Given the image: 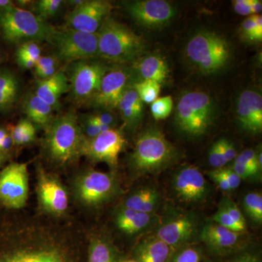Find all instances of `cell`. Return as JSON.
Returning a JSON list of instances; mask_svg holds the SVG:
<instances>
[{"instance_id": "1", "label": "cell", "mask_w": 262, "mask_h": 262, "mask_svg": "<svg viewBox=\"0 0 262 262\" xmlns=\"http://www.w3.org/2000/svg\"><path fill=\"white\" fill-rule=\"evenodd\" d=\"M51 216H0V262H87L84 239Z\"/></svg>"}, {"instance_id": "2", "label": "cell", "mask_w": 262, "mask_h": 262, "mask_svg": "<svg viewBox=\"0 0 262 262\" xmlns=\"http://www.w3.org/2000/svg\"><path fill=\"white\" fill-rule=\"evenodd\" d=\"M45 129L44 150L48 160L62 167L79 159L85 137L75 113L53 118Z\"/></svg>"}, {"instance_id": "3", "label": "cell", "mask_w": 262, "mask_h": 262, "mask_svg": "<svg viewBox=\"0 0 262 262\" xmlns=\"http://www.w3.org/2000/svg\"><path fill=\"white\" fill-rule=\"evenodd\" d=\"M178 158L177 150L162 131L149 128L138 137L129 159L131 173L135 177L159 173Z\"/></svg>"}, {"instance_id": "4", "label": "cell", "mask_w": 262, "mask_h": 262, "mask_svg": "<svg viewBox=\"0 0 262 262\" xmlns=\"http://www.w3.org/2000/svg\"><path fill=\"white\" fill-rule=\"evenodd\" d=\"M97 34L98 56L114 63L135 61L145 49L142 37L110 16L103 21Z\"/></svg>"}, {"instance_id": "5", "label": "cell", "mask_w": 262, "mask_h": 262, "mask_svg": "<svg viewBox=\"0 0 262 262\" xmlns=\"http://www.w3.org/2000/svg\"><path fill=\"white\" fill-rule=\"evenodd\" d=\"M186 56L191 64L203 72L215 74L225 68L232 57V48L223 36L209 31H201L187 42Z\"/></svg>"}, {"instance_id": "6", "label": "cell", "mask_w": 262, "mask_h": 262, "mask_svg": "<svg viewBox=\"0 0 262 262\" xmlns=\"http://www.w3.org/2000/svg\"><path fill=\"white\" fill-rule=\"evenodd\" d=\"M53 28L35 13L14 5L0 9V32L8 42H48Z\"/></svg>"}, {"instance_id": "7", "label": "cell", "mask_w": 262, "mask_h": 262, "mask_svg": "<svg viewBox=\"0 0 262 262\" xmlns=\"http://www.w3.org/2000/svg\"><path fill=\"white\" fill-rule=\"evenodd\" d=\"M215 115V103L209 95L190 91L183 95L177 103L175 123L185 135L200 137L209 130Z\"/></svg>"}, {"instance_id": "8", "label": "cell", "mask_w": 262, "mask_h": 262, "mask_svg": "<svg viewBox=\"0 0 262 262\" xmlns=\"http://www.w3.org/2000/svg\"><path fill=\"white\" fill-rule=\"evenodd\" d=\"M48 42L53 46L59 61L75 63L98 56L97 33L87 34L65 27L53 28Z\"/></svg>"}, {"instance_id": "9", "label": "cell", "mask_w": 262, "mask_h": 262, "mask_svg": "<svg viewBox=\"0 0 262 262\" xmlns=\"http://www.w3.org/2000/svg\"><path fill=\"white\" fill-rule=\"evenodd\" d=\"M119 192L120 184L114 173L89 170L80 174L75 182L76 198L88 207L102 206Z\"/></svg>"}, {"instance_id": "10", "label": "cell", "mask_w": 262, "mask_h": 262, "mask_svg": "<svg viewBox=\"0 0 262 262\" xmlns=\"http://www.w3.org/2000/svg\"><path fill=\"white\" fill-rule=\"evenodd\" d=\"M199 222L194 213L182 210H171L155 229V235L175 250L192 243L199 234Z\"/></svg>"}, {"instance_id": "11", "label": "cell", "mask_w": 262, "mask_h": 262, "mask_svg": "<svg viewBox=\"0 0 262 262\" xmlns=\"http://www.w3.org/2000/svg\"><path fill=\"white\" fill-rule=\"evenodd\" d=\"M108 70L107 66L101 62L92 60L75 62L71 70L70 83V91L75 102H89Z\"/></svg>"}, {"instance_id": "12", "label": "cell", "mask_w": 262, "mask_h": 262, "mask_svg": "<svg viewBox=\"0 0 262 262\" xmlns=\"http://www.w3.org/2000/svg\"><path fill=\"white\" fill-rule=\"evenodd\" d=\"M29 193V176L26 163H13L0 173V203L10 210L26 206Z\"/></svg>"}, {"instance_id": "13", "label": "cell", "mask_w": 262, "mask_h": 262, "mask_svg": "<svg viewBox=\"0 0 262 262\" xmlns=\"http://www.w3.org/2000/svg\"><path fill=\"white\" fill-rule=\"evenodd\" d=\"M85 137V136H84ZM126 144L123 134L117 129L110 128L91 139L84 138L81 156L96 163H105L113 169L118 164L119 156Z\"/></svg>"}, {"instance_id": "14", "label": "cell", "mask_w": 262, "mask_h": 262, "mask_svg": "<svg viewBox=\"0 0 262 262\" xmlns=\"http://www.w3.org/2000/svg\"><path fill=\"white\" fill-rule=\"evenodd\" d=\"M124 5L131 18L144 28H161L176 15L173 5L165 0H136L125 2Z\"/></svg>"}, {"instance_id": "15", "label": "cell", "mask_w": 262, "mask_h": 262, "mask_svg": "<svg viewBox=\"0 0 262 262\" xmlns=\"http://www.w3.org/2000/svg\"><path fill=\"white\" fill-rule=\"evenodd\" d=\"M113 5L106 0H84L67 14V28L87 34H96L103 21L110 17Z\"/></svg>"}, {"instance_id": "16", "label": "cell", "mask_w": 262, "mask_h": 262, "mask_svg": "<svg viewBox=\"0 0 262 262\" xmlns=\"http://www.w3.org/2000/svg\"><path fill=\"white\" fill-rule=\"evenodd\" d=\"M37 196L42 211L53 217H61L69 208V196L64 187L54 176L39 166Z\"/></svg>"}, {"instance_id": "17", "label": "cell", "mask_w": 262, "mask_h": 262, "mask_svg": "<svg viewBox=\"0 0 262 262\" xmlns=\"http://www.w3.org/2000/svg\"><path fill=\"white\" fill-rule=\"evenodd\" d=\"M172 189L179 201L188 204H199L207 199L210 189L203 174L196 167L179 169L174 174Z\"/></svg>"}, {"instance_id": "18", "label": "cell", "mask_w": 262, "mask_h": 262, "mask_svg": "<svg viewBox=\"0 0 262 262\" xmlns=\"http://www.w3.org/2000/svg\"><path fill=\"white\" fill-rule=\"evenodd\" d=\"M130 72L123 68L110 70L103 76L99 89L90 100L89 103L96 108L106 111L117 108L122 95L127 87Z\"/></svg>"}, {"instance_id": "19", "label": "cell", "mask_w": 262, "mask_h": 262, "mask_svg": "<svg viewBox=\"0 0 262 262\" xmlns=\"http://www.w3.org/2000/svg\"><path fill=\"white\" fill-rule=\"evenodd\" d=\"M244 236L245 232H234L211 221L203 226L199 233L208 249L218 255L237 252L242 248Z\"/></svg>"}, {"instance_id": "20", "label": "cell", "mask_w": 262, "mask_h": 262, "mask_svg": "<svg viewBox=\"0 0 262 262\" xmlns=\"http://www.w3.org/2000/svg\"><path fill=\"white\" fill-rule=\"evenodd\" d=\"M237 120L241 127L250 134L262 130V97L254 90H245L239 95L237 104Z\"/></svg>"}, {"instance_id": "21", "label": "cell", "mask_w": 262, "mask_h": 262, "mask_svg": "<svg viewBox=\"0 0 262 262\" xmlns=\"http://www.w3.org/2000/svg\"><path fill=\"white\" fill-rule=\"evenodd\" d=\"M160 220L157 214L141 213L122 206L117 209L115 215L117 228L128 235L142 234L155 228Z\"/></svg>"}, {"instance_id": "22", "label": "cell", "mask_w": 262, "mask_h": 262, "mask_svg": "<svg viewBox=\"0 0 262 262\" xmlns=\"http://www.w3.org/2000/svg\"><path fill=\"white\" fill-rule=\"evenodd\" d=\"M175 250L155 234L141 239L134 249L137 262H170Z\"/></svg>"}, {"instance_id": "23", "label": "cell", "mask_w": 262, "mask_h": 262, "mask_svg": "<svg viewBox=\"0 0 262 262\" xmlns=\"http://www.w3.org/2000/svg\"><path fill=\"white\" fill-rule=\"evenodd\" d=\"M70 82L64 72L58 70L46 80H37L34 94L53 108L59 104L62 95L70 91Z\"/></svg>"}, {"instance_id": "24", "label": "cell", "mask_w": 262, "mask_h": 262, "mask_svg": "<svg viewBox=\"0 0 262 262\" xmlns=\"http://www.w3.org/2000/svg\"><path fill=\"white\" fill-rule=\"evenodd\" d=\"M161 203V194L156 188L144 187L126 196L122 206L141 213L156 214Z\"/></svg>"}, {"instance_id": "25", "label": "cell", "mask_w": 262, "mask_h": 262, "mask_svg": "<svg viewBox=\"0 0 262 262\" xmlns=\"http://www.w3.org/2000/svg\"><path fill=\"white\" fill-rule=\"evenodd\" d=\"M143 107V102L136 90L127 86L117 106L125 126L129 129L138 126L142 117Z\"/></svg>"}, {"instance_id": "26", "label": "cell", "mask_w": 262, "mask_h": 262, "mask_svg": "<svg viewBox=\"0 0 262 262\" xmlns=\"http://www.w3.org/2000/svg\"><path fill=\"white\" fill-rule=\"evenodd\" d=\"M22 108L27 119L34 125L46 127L53 120V108L38 97L34 92L29 93L26 96Z\"/></svg>"}, {"instance_id": "27", "label": "cell", "mask_w": 262, "mask_h": 262, "mask_svg": "<svg viewBox=\"0 0 262 262\" xmlns=\"http://www.w3.org/2000/svg\"><path fill=\"white\" fill-rule=\"evenodd\" d=\"M138 71L143 80H152L163 84L168 78V63L158 55H149L141 58L137 66Z\"/></svg>"}, {"instance_id": "28", "label": "cell", "mask_w": 262, "mask_h": 262, "mask_svg": "<svg viewBox=\"0 0 262 262\" xmlns=\"http://www.w3.org/2000/svg\"><path fill=\"white\" fill-rule=\"evenodd\" d=\"M117 251L107 239L95 237L87 246V262H120Z\"/></svg>"}, {"instance_id": "29", "label": "cell", "mask_w": 262, "mask_h": 262, "mask_svg": "<svg viewBox=\"0 0 262 262\" xmlns=\"http://www.w3.org/2000/svg\"><path fill=\"white\" fill-rule=\"evenodd\" d=\"M13 145H26L33 142L36 138V127L28 119H22L12 127L10 133Z\"/></svg>"}, {"instance_id": "30", "label": "cell", "mask_w": 262, "mask_h": 262, "mask_svg": "<svg viewBox=\"0 0 262 262\" xmlns=\"http://www.w3.org/2000/svg\"><path fill=\"white\" fill-rule=\"evenodd\" d=\"M244 211L250 220L257 225L262 222V195L261 193L250 192L246 194L243 201Z\"/></svg>"}, {"instance_id": "31", "label": "cell", "mask_w": 262, "mask_h": 262, "mask_svg": "<svg viewBox=\"0 0 262 262\" xmlns=\"http://www.w3.org/2000/svg\"><path fill=\"white\" fill-rule=\"evenodd\" d=\"M143 103H152L159 96L161 84L152 80H143L133 85Z\"/></svg>"}, {"instance_id": "32", "label": "cell", "mask_w": 262, "mask_h": 262, "mask_svg": "<svg viewBox=\"0 0 262 262\" xmlns=\"http://www.w3.org/2000/svg\"><path fill=\"white\" fill-rule=\"evenodd\" d=\"M59 60L56 56H41L34 67V75L37 80H46L58 72Z\"/></svg>"}, {"instance_id": "33", "label": "cell", "mask_w": 262, "mask_h": 262, "mask_svg": "<svg viewBox=\"0 0 262 262\" xmlns=\"http://www.w3.org/2000/svg\"><path fill=\"white\" fill-rule=\"evenodd\" d=\"M242 34L245 39L251 42L262 39V17L260 15L248 16L242 24Z\"/></svg>"}, {"instance_id": "34", "label": "cell", "mask_w": 262, "mask_h": 262, "mask_svg": "<svg viewBox=\"0 0 262 262\" xmlns=\"http://www.w3.org/2000/svg\"><path fill=\"white\" fill-rule=\"evenodd\" d=\"M203 253L196 246H184L174 252L170 262H202Z\"/></svg>"}, {"instance_id": "35", "label": "cell", "mask_w": 262, "mask_h": 262, "mask_svg": "<svg viewBox=\"0 0 262 262\" xmlns=\"http://www.w3.org/2000/svg\"><path fill=\"white\" fill-rule=\"evenodd\" d=\"M173 107V101L171 96L158 98L151 103V115L156 120H165L170 115Z\"/></svg>"}, {"instance_id": "36", "label": "cell", "mask_w": 262, "mask_h": 262, "mask_svg": "<svg viewBox=\"0 0 262 262\" xmlns=\"http://www.w3.org/2000/svg\"><path fill=\"white\" fill-rule=\"evenodd\" d=\"M61 0H39L34 3L35 14L39 18L46 20L56 14L61 8Z\"/></svg>"}, {"instance_id": "37", "label": "cell", "mask_w": 262, "mask_h": 262, "mask_svg": "<svg viewBox=\"0 0 262 262\" xmlns=\"http://www.w3.org/2000/svg\"><path fill=\"white\" fill-rule=\"evenodd\" d=\"M40 57L41 48L37 42H27L19 45L15 53L16 61L24 59L38 61Z\"/></svg>"}, {"instance_id": "38", "label": "cell", "mask_w": 262, "mask_h": 262, "mask_svg": "<svg viewBox=\"0 0 262 262\" xmlns=\"http://www.w3.org/2000/svg\"><path fill=\"white\" fill-rule=\"evenodd\" d=\"M221 204L224 206L226 211L228 213L229 216L235 222L236 225L238 226L241 231L243 232H246V219H245L244 214H243L241 210L239 209L236 203L231 198H225L222 200Z\"/></svg>"}, {"instance_id": "39", "label": "cell", "mask_w": 262, "mask_h": 262, "mask_svg": "<svg viewBox=\"0 0 262 262\" xmlns=\"http://www.w3.org/2000/svg\"><path fill=\"white\" fill-rule=\"evenodd\" d=\"M18 84L16 77L11 72L0 73V94L18 95Z\"/></svg>"}, {"instance_id": "40", "label": "cell", "mask_w": 262, "mask_h": 262, "mask_svg": "<svg viewBox=\"0 0 262 262\" xmlns=\"http://www.w3.org/2000/svg\"><path fill=\"white\" fill-rule=\"evenodd\" d=\"M211 221L234 232H243L238 226L236 225L235 222L229 216L228 213L222 204L220 205L218 211L212 216Z\"/></svg>"}, {"instance_id": "41", "label": "cell", "mask_w": 262, "mask_h": 262, "mask_svg": "<svg viewBox=\"0 0 262 262\" xmlns=\"http://www.w3.org/2000/svg\"><path fill=\"white\" fill-rule=\"evenodd\" d=\"M256 155H257V153L254 150L247 149L237 155V158L234 160L246 164L251 169L253 173L258 175V174L261 173V170L258 167L257 160H256Z\"/></svg>"}, {"instance_id": "42", "label": "cell", "mask_w": 262, "mask_h": 262, "mask_svg": "<svg viewBox=\"0 0 262 262\" xmlns=\"http://www.w3.org/2000/svg\"><path fill=\"white\" fill-rule=\"evenodd\" d=\"M208 163L210 165L215 169L224 168L227 164V161L222 155L218 141L212 145L208 152Z\"/></svg>"}, {"instance_id": "43", "label": "cell", "mask_w": 262, "mask_h": 262, "mask_svg": "<svg viewBox=\"0 0 262 262\" xmlns=\"http://www.w3.org/2000/svg\"><path fill=\"white\" fill-rule=\"evenodd\" d=\"M89 121L94 122L96 125H106V126L113 127L115 123V117L111 113H94V115H89L86 118Z\"/></svg>"}, {"instance_id": "44", "label": "cell", "mask_w": 262, "mask_h": 262, "mask_svg": "<svg viewBox=\"0 0 262 262\" xmlns=\"http://www.w3.org/2000/svg\"><path fill=\"white\" fill-rule=\"evenodd\" d=\"M220 149L227 163L234 160L237 154L235 146L228 139H222L218 141Z\"/></svg>"}, {"instance_id": "45", "label": "cell", "mask_w": 262, "mask_h": 262, "mask_svg": "<svg viewBox=\"0 0 262 262\" xmlns=\"http://www.w3.org/2000/svg\"><path fill=\"white\" fill-rule=\"evenodd\" d=\"M234 173L237 174L241 180H247V179H253L256 177V174L253 173L251 169L246 164L241 163L234 160L232 168Z\"/></svg>"}, {"instance_id": "46", "label": "cell", "mask_w": 262, "mask_h": 262, "mask_svg": "<svg viewBox=\"0 0 262 262\" xmlns=\"http://www.w3.org/2000/svg\"><path fill=\"white\" fill-rule=\"evenodd\" d=\"M209 178L224 192H230L231 189L227 179L221 172L220 169H214L208 173Z\"/></svg>"}, {"instance_id": "47", "label": "cell", "mask_w": 262, "mask_h": 262, "mask_svg": "<svg viewBox=\"0 0 262 262\" xmlns=\"http://www.w3.org/2000/svg\"><path fill=\"white\" fill-rule=\"evenodd\" d=\"M220 169L224 177L227 179V182L229 183L231 191L237 189L239 186L241 185V181H242L239 179L238 176L234 173L233 170L231 168H225L224 167V168Z\"/></svg>"}, {"instance_id": "48", "label": "cell", "mask_w": 262, "mask_h": 262, "mask_svg": "<svg viewBox=\"0 0 262 262\" xmlns=\"http://www.w3.org/2000/svg\"><path fill=\"white\" fill-rule=\"evenodd\" d=\"M233 8L234 11L237 14L250 16L252 15L251 10V0H234L233 1Z\"/></svg>"}, {"instance_id": "49", "label": "cell", "mask_w": 262, "mask_h": 262, "mask_svg": "<svg viewBox=\"0 0 262 262\" xmlns=\"http://www.w3.org/2000/svg\"><path fill=\"white\" fill-rule=\"evenodd\" d=\"M228 262H261L257 254L250 251L239 252Z\"/></svg>"}, {"instance_id": "50", "label": "cell", "mask_w": 262, "mask_h": 262, "mask_svg": "<svg viewBox=\"0 0 262 262\" xmlns=\"http://www.w3.org/2000/svg\"><path fill=\"white\" fill-rule=\"evenodd\" d=\"M17 96L18 95L0 94V111L11 107L16 101Z\"/></svg>"}, {"instance_id": "51", "label": "cell", "mask_w": 262, "mask_h": 262, "mask_svg": "<svg viewBox=\"0 0 262 262\" xmlns=\"http://www.w3.org/2000/svg\"><path fill=\"white\" fill-rule=\"evenodd\" d=\"M13 145V139L11 136L8 134V136L0 142V151H8Z\"/></svg>"}, {"instance_id": "52", "label": "cell", "mask_w": 262, "mask_h": 262, "mask_svg": "<svg viewBox=\"0 0 262 262\" xmlns=\"http://www.w3.org/2000/svg\"><path fill=\"white\" fill-rule=\"evenodd\" d=\"M251 10L252 15H259L262 9L261 1L259 0H251Z\"/></svg>"}, {"instance_id": "53", "label": "cell", "mask_w": 262, "mask_h": 262, "mask_svg": "<svg viewBox=\"0 0 262 262\" xmlns=\"http://www.w3.org/2000/svg\"><path fill=\"white\" fill-rule=\"evenodd\" d=\"M13 2L10 0H0V9L3 8H8V7L13 5Z\"/></svg>"}, {"instance_id": "54", "label": "cell", "mask_w": 262, "mask_h": 262, "mask_svg": "<svg viewBox=\"0 0 262 262\" xmlns=\"http://www.w3.org/2000/svg\"><path fill=\"white\" fill-rule=\"evenodd\" d=\"M84 2V0H70V1L67 2L69 5L73 7V8H77V7L80 6Z\"/></svg>"}, {"instance_id": "55", "label": "cell", "mask_w": 262, "mask_h": 262, "mask_svg": "<svg viewBox=\"0 0 262 262\" xmlns=\"http://www.w3.org/2000/svg\"><path fill=\"white\" fill-rule=\"evenodd\" d=\"M8 133L5 129L0 128V142L8 136Z\"/></svg>"}, {"instance_id": "56", "label": "cell", "mask_w": 262, "mask_h": 262, "mask_svg": "<svg viewBox=\"0 0 262 262\" xmlns=\"http://www.w3.org/2000/svg\"><path fill=\"white\" fill-rule=\"evenodd\" d=\"M262 156H261V152L257 153V155H256V160H257V163L258 167H259V168L262 169Z\"/></svg>"}, {"instance_id": "57", "label": "cell", "mask_w": 262, "mask_h": 262, "mask_svg": "<svg viewBox=\"0 0 262 262\" xmlns=\"http://www.w3.org/2000/svg\"><path fill=\"white\" fill-rule=\"evenodd\" d=\"M18 3H19V4L22 5H27L28 4H30L32 2L31 1H18Z\"/></svg>"}, {"instance_id": "58", "label": "cell", "mask_w": 262, "mask_h": 262, "mask_svg": "<svg viewBox=\"0 0 262 262\" xmlns=\"http://www.w3.org/2000/svg\"><path fill=\"white\" fill-rule=\"evenodd\" d=\"M120 262H137L135 260H124V261H120Z\"/></svg>"}, {"instance_id": "59", "label": "cell", "mask_w": 262, "mask_h": 262, "mask_svg": "<svg viewBox=\"0 0 262 262\" xmlns=\"http://www.w3.org/2000/svg\"><path fill=\"white\" fill-rule=\"evenodd\" d=\"M2 160H3V158H2L1 155H0V163H1Z\"/></svg>"}, {"instance_id": "60", "label": "cell", "mask_w": 262, "mask_h": 262, "mask_svg": "<svg viewBox=\"0 0 262 262\" xmlns=\"http://www.w3.org/2000/svg\"><path fill=\"white\" fill-rule=\"evenodd\" d=\"M1 58H2V55H1V52H0V61H1Z\"/></svg>"}]
</instances>
